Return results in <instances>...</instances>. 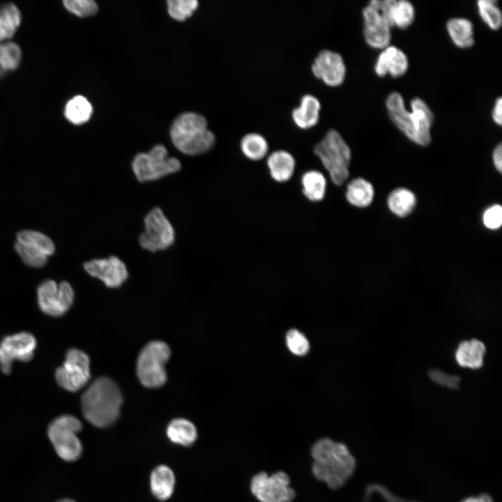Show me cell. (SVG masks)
<instances>
[{
    "instance_id": "6da1fadb",
    "label": "cell",
    "mask_w": 502,
    "mask_h": 502,
    "mask_svg": "<svg viewBox=\"0 0 502 502\" xmlns=\"http://www.w3.org/2000/svg\"><path fill=\"white\" fill-rule=\"evenodd\" d=\"M314 476L332 489L344 486L351 478L356 462L347 446L329 438L317 440L312 446Z\"/></svg>"
},
{
    "instance_id": "7a4b0ae2",
    "label": "cell",
    "mask_w": 502,
    "mask_h": 502,
    "mask_svg": "<svg viewBox=\"0 0 502 502\" xmlns=\"http://www.w3.org/2000/svg\"><path fill=\"white\" fill-rule=\"evenodd\" d=\"M386 106L390 119L406 137L420 146L430 143L434 116L422 99L413 98L411 102V111L409 112L402 96L397 92H392L386 98Z\"/></svg>"
},
{
    "instance_id": "3957f363",
    "label": "cell",
    "mask_w": 502,
    "mask_h": 502,
    "mask_svg": "<svg viewBox=\"0 0 502 502\" xmlns=\"http://www.w3.org/2000/svg\"><path fill=\"white\" fill-rule=\"evenodd\" d=\"M122 397L116 384L109 378L96 379L83 393L81 406L83 416L91 425L105 428L118 419Z\"/></svg>"
},
{
    "instance_id": "277c9868",
    "label": "cell",
    "mask_w": 502,
    "mask_h": 502,
    "mask_svg": "<svg viewBox=\"0 0 502 502\" xmlns=\"http://www.w3.org/2000/svg\"><path fill=\"white\" fill-rule=\"evenodd\" d=\"M169 133L174 146L188 155L205 153L215 143L214 134L207 128L206 119L194 112H184L178 116L172 123Z\"/></svg>"
},
{
    "instance_id": "5b68a950",
    "label": "cell",
    "mask_w": 502,
    "mask_h": 502,
    "mask_svg": "<svg viewBox=\"0 0 502 502\" xmlns=\"http://www.w3.org/2000/svg\"><path fill=\"white\" fill-rule=\"evenodd\" d=\"M313 151L327 171L331 181L336 185H342L349 175L351 152L340 132L335 129L328 130L314 145Z\"/></svg>"
},
{
    "instance_id": "8992f818",
    "label": "cell",
    "mask_w": 502,
    "mask_h": 502,
    "mask_svg": "<svg viewBox=\"0 0 502 502\" xmlns=\"http://www.w3.org/2000/svg\"><path fill=\"white\" fill-rule=\"evenodd\" d=\"M131 167L137 181L146 183L179 172L181 163L178 158L169 155L163 144H156L148 152L137 153Z\"/></svg>"
},
{
    "instance_id": "52a82bcc",
    "label": "cell",
    "mask_w": 502,
    "mask_h": 502,
    "mask_svg": "<svg viewBox=\"0 0 502 502\" xmlns=\"http://www.w3.org/2000/svg\"><path fill=\"white\" fill-rule=\"evenodd\" d=\"M170 354L168 345L161 341L151 342L142 349L137 361V374L142 385L153 388L165 384V365Z\"/></svg>"
},
{
    "instance_id": "ba28073f",
    "label": "cell",
    "mask_w": 502,
    "mask_h": 502,
    "mask_svg": "<svg viewBox=\"0 0 502 502\" xmlns=\"http://www.w3.org/2000/svg\"><path fill=\"white\" fill-rule=\"evenodd\" d=\"M82 427V423L71 415L60 416L49 425V439L58 455L63 460L73 462L81 456L82 445L77 433Z\"/></svg>"
},
{
    "instance_id": "9c48e42d",
    "label": "cell",
    "mask_w": 502,
    "mask_h": 502,
    "mask_svg": "<svg viewBox=\"0 0 502 502\" xmlns=\"http://www.w3.org/2000/svg\"><path fill=\"white\" fill-rule=\"evenodd\" d=\"M144 230L139 237V243L145 250L155 252L165 250L174 241L176 233L171 222L159 207L149 211L144 218Z\"/></svg>"
},
{
    "instance_id": "30bf717a",
    "label": "cell",
    "mask_w": 502,
    "mask_h": 502,
    "mask_svg": "<svg viewBox=\"0 0 502 502\" xmlns=\"http://www.w3.org/2000/svg\"><path fill=\"white\" fill-rule=\"evenodd\" d=\"M250 491L259 502H291L296 496L289 476L282 471L271 476L264 471L255 474L250 480Z\"/></svg>"
},
{
    "instance_id": "8fae6325",
    "label": "cell",
    "mask_w": 502,
    "mask_h": 502,
    "mask_svg": "<svg viewBox=\"0 0 502 502\" xmlns=\"http://www.w3.org/2000/svg\"><path fill=\"white\" fill-rule=\"evenodd\" d=\"M90 360L84 351L70 349L61 367L55 373L58 384L63 389L76 392L86 385L90 379Z\"/></svg>"
},
{
    "instance_id": "7c38bea8",
    "label": "cell",
    "mask_w": 502,
    "mask_h": 502,
    "mask_svg": "<svg viewBox=\"0 0 502 502\" xmlns=\"http://www.w3.org/2000/svg\"><path fill=\"white\" fill-rule=\"evenodd\" d=\"M37 293L40 310L52 317L65 314L74 300L73 289L67 282L57 284L54 280H46L38 287Z\"/></svg>"
},
{
    "instance_id": "4fadbf2b",
    "label": "cell",
    "mask_w": 502,
    "mask_h": 502,
    "mask_svg": "<svg viewBox=\"0 0 502 502\" xmlns=\"http://www.w3.org/2000/svg\"><path fill=\"white\" fill-rule=\"evenodd\" d=\"M36 340L33 335L22 332L6 337L0 344V367L5 374L11 371L15 360L29 361L33 356Z\"/></svg>"
},
{
    "instance_id": "5bb4252c",
    "label": "cell",
    "mask_w": 502,
    "mask_h": 502,
    "mask_svg": "<svg viewBox=\"0 0 502 502\" xmlns=\"http://www.w3.org/2000/svg\"><path fill=\"white\" fill-rule=\"evenodd\" d=\"M313 75L329 86L341 85L346 77V65L340 54L330 50H321L314 59Z\"/></svg>"
},
{
    "instance_id": "9a60e30c",
    "label": "cell",
    "mask_w": 502,
    "mask_h": 502,
    "mask_svg": "<svg viewBox=\"0 0 502 502\" xmlns=\"http://www.w3.org/2000/svg\"><path fill=\"white\" fill-rule=\"evenodd\" d=\"M84 268L90 275L98 278L109 288L121 286L128 277L126 265L116 256L92 259L84 263Z\"/></svg>"
},
{
    "instance_id": "2e32d148",
    "label": "cell",
    "mask_w": 502,
    "mask_h": 502,
    "mask_svg": "<svg viewBox=\"0 0 502 502\" xmlns=\"http://www.w3.org/2000/svg\"><path fill=\"white\" fill-rule=\"evenodd\" d=\"M363 36L367 44L374 49H385L391 39V26L381 13L371 3L363 10Z\"/></svg>"
},
{
    "instance_id": "e0dca14e",
    "label": "cell",
    "mask_w": 502,
    "mask_h": 502,
    "mask_svg": "<svg viewBox=\"0 0 502 502\" xmlns=\"http://www.w3.org/2000/svg\"><path fill=\"white\" fill-rule=\"evenodd\" d=\"M409 67L406 55L395 46H388L378 56L374 72L381 77L387 75L400 77L406 73Z\"/></svg>"
},
{
    "instance_id": "ac0fdd59",
    "label": "cell",
    "mask_w": 502,
    "mask_h": 502,
    "mask_svg": "<svg viewBox=\"0 0 502 502\" xmlns=\"http://www.w3.org/2000/svg\"><path fill=\"white\" fill-rule=\"evenodd\" d=\"M321 102L312 94H305L299 105L291 112V118L295 125L301 129H309L314 126L319 120Z\"/></svg>"
},
{
    "instance_id": "d6986e66",
    "label": "cell",
    "mask_w": 502,
    "mask_h": 502,
    "mask_svg": "<svg viewBox=\"0 0 502 502\" xmlns=\"http://www.w3.org/2000/svg\"><path fill=\"white\" fill-rule=\"evenodd\" d=\"M266 165L270 176L275 181L285 183L292 178L296 162L289 151L276 150L268 155Z\"/></svg>"
},
{
    "instance_id": "ffe728a7",
    "label": "cell",
    "mask_w": 502,
    "mask_h": 502,
    "mask_svg": "<svg viewBox=\"0 0 502 502\" xmlns=\"http://www.w3.org/2000/svg\"><path fill=\"white\" fill-rule=\"evenodd\" d=\"M485 351L484 343L479 340H464L458 345L455 358L462 367L479 369L482 366Z\"/></svg>"
},
{
    "instance_id": "44dd1931",
    "label": "cell",
    "mask_w": 502,
    "mask_h": 502,
    "mask_svg": "<svg viewBox=\"0 0 502 502\" xmlns=\"http://www.w3.org/2000/svg\"><path fill=\"white\" fill-rule=\"evenodd\" d=\"M175 486V476L172 470L165 465L155 468L150 478V487L153 496L165 501L172 495Z\"/></svg>"
},
{
    "instance_id": "7402d4cb",
    "label": "cell",
    "mask_w": 502,
    "mask_h": 502,
    "mask_svg": "<svg viewBox=\"0 0 502 502\" xmlns=\"http://www.w3.org/2000/svg\"><path fill=\"white\" fill-rule=\"evenodd\" d=\"M448 33L458 47L465 49L474 43L473 27L471 22L463 17H453L446 24Z\"/></svg>"
},
{
    "instance_id": "603a6c76",
    "label": "cell",
    "mask_w": 502,
    "mask_h": 502,
    "mask_svg": "<svg viewBox=\"0 0 502 502\" xmlns=\"http://www.w3.org/2000/svg\"><path fill=\"white\" fill-rule=\"evenodd\" d=\"M167 436L174 443L190 446L197 440V431L192 423L185 418L172 420L167 427Z\"/></svg>"
},
{
    "instance_id": "cb8c5ba5",
    "label": "cell",
    "mask_w": 502,
    "mask_h": 502,
    "mask_svg": "<svg viewBox=\"0 0 502 502\" xmlns=\"http://www.w3.org/2000/svg\"><path fill=\"white\" fill-rule=\"evenodd\" d=\"M302 192L310 201H322L326 195L327 181L322 172L318 170L305 172L301 179Z\"/></svg>"
},
{
    "instance_id": "d4e9b609",
    "label": "cell",
    "mask_w": 502,
    "mask_h": 502,
    "mask_svg": "<svg viewBox=\"0 0 502 502\" xmlns=\"http://www.w3.org/2000/svg\"><path fill=\"white\" fill-rule=\"evenodd\" d=\"M374 195V188L370 182L363 178H356L348 183L345 197L351 205L363 208L372 202Z\"/></svg>"
},
{
    "instance_id": "484cf974",
    "label": "cell",
    "mask_w": 502,
    "mask_h": 502,
    "mask_svg": "<svg viewBox=\"0 0 502 502\" xmlns=\"http://www.w3.org/2000/svg\"><path fill=\"white\" fill-rule=\"evenodd\" d=\"M240 148L243 154L252 161L264 158L269 149L266 139L258 132L245 134L241 139Z\"/></svg>"
},
{
    "instance_id": "4316f807",
    "label": "cell",
    "mask_w": 502,
    "mask_h": 502,
    "mask_svg": "<svg viewBox=\"0 0 502 502\" xmlns=\"http://www.w3.org/2000/svg\"><path fill=\"white\" fill-rule=\"evenodd\" d=\"M387 203L392 213L399 217H405L413 210L416 198L411 190L400 188L390 193Z\"/></svg>"
},
{
    "instance_id": "83f0119b",
    "label": "cell",
    "mask_w": 502,
    "mask_h": 502,
    "mask_svg": "<svg viewBox=\"0 0 502 502\" xmlns=\"http://www.w3.org/2000/svg\"><path fill=\"white\" fill-rule=\"evenodd\" d=\"M92 111V106L85 97L76 96L66 103L64 115L70 123L80 125L89 120Z\"/></svg>"
},
{
    "instance_id": "f1b7e54d",
    "label": "cell",
    "mask_w": 502,
    "mask_h": 502,
    "mask_svg": "<svg viewBox=\"0 0 502 502\" xmlns=\"http://www.w3.org/2000/svg\"><path fill=\"white\" fill-rule=\"evenodd\" d=\"M18 243L32 248L44 255H52L54 251V244L46 235L36 231L23 230L17 234Z\"/></svg>"
},
{
    "instance_id": "f546056e",
    "label": "cell",
    "mask_w": 502,
    "mask_h": 502,
    "mask_svg": "<svg viewBox=\"0 0 502 502\" xmlns=\"http://www.w3.org/2000/svg\"><path fill=\"white\" fill-rule=\"evenodd\" d=\"M21 23V13L13 3L0 8V43L11 38Z\"/></svg>"
},
{
    "instance_id": "4dcf8cb0",
    "label": "cell",
    "mask_w": 502,
    "mask_h": 502,
    "mask_svg": "<svg viewBox=\"0 0 502 502\" xmlns=\"http://www.w3.org/2000/svg\"><path fill=\"white\" fill-rule=\"evenodd\" d=\"M22 59L21 49L14 42L0 43V77L19 66Z\"/></svg>"
},
{
    "instance_id": "1f68e13d",
    "label": "cell",
    "mask_w": 502,
    "mask_h": 502,
    "mask_svg": "<svg viewBox=\"0 0 502 502\" xmlns=\"http://www.w3.org/2000/svg\"><path fill=\"white\" fill-rule=\"evenodd\" d=\"M415 9L413 4L406 0L395 1L390 15V26L406 29L413 22Z\"/></svg>"
},
{
    "instance_id": "d6a6232c",
    "label": "cell",
    "mask_w": 502,
    "mask_h": 502,
    "mask_svg": "<svg viewBox=\"0 0 502 502\" xmlns=\"http://www.w3.org/2000/svg\"><path fill=\"white\" fill-rule=\"evenodd\" d=\"M478 13L483 22L492 30H498L502 24V15L494 0L477 1Z\"/></svg>"
},
{
    "instance_id": "836d02e7",
    "label": "cell",
    "mask_w": 502,
    "mask_h": 502,
    "mask_svg": "<svg viewBox=\"0 0 502 502\" xmlns=\"http://www.w3.org/2000/svg\"><path fill=\"white\" fill-rule=\"evenodd\" d=\"M167 3L169 15L177 21L185 20L198 7L196 0H169Z\"/></svg>"
},
{
    "instance_id": "e575fe53",
    "label": "cell",
    "mask_w": 502,
    "mask_h": 502,
    "mask_svg": "<svg viewBox=\"0 0 502 502\" xmlns=\"http://www.w3.org/2000/svg\"><path fill=\"white\" fill-rule=\"evenodd\" d=\"M63 3L69 12L80 17L94 15L98 9L93 0H66Z\"/></svg>"
},
{
    "instance_id": "d590c367",
    "label": "cell",
    "mask_w": 502,
    "mask_h": 502,
    "mask_svg": "<svg viewBox=\"0 0 502 502\" xmlns=\"http://www.w3.org/2000/svg\"><path fill=\"white\" fill-rule=\"evenodd\" d=\"M14 247L22 260L30 266L40 268L47 263V257L32 248L18 242L15 243Z\"/></svg>"
},
{
    "instance_id": "8d00e7d4",
    "label": "cell",
    "mask_w": 502,
    "mask_h": 502,
    "mask_svg": "<svg viewBox=\"0 0 502 502\" xmlns=\"http://www.w3.org/2000/svg\"><path fill=\"white\" fill-rule=\"evenodd\" d=\"M286 342L290 351L297 356L305 355L310 348L307 339L297 329H291L287 332Z\"/></svg>"
},
{
    "instance_id": "74e56055",
    "label": "cell",
    "mask_w": 502,
    "mask_h": 502,
    "mask_svg": "<svg viewBox=\"0 0 502 502\" xmlns=\"http://www.w3.org/2000/svg\"><path fill=\"white\" fill-rule=\"evenodd\" d=\"M428 375L434 383L450 389H457L461 381L458 376L449 374L436 368L429 370Z\"/></svg>"
},
{
    "instance_id": "f35d334b",
    "label": "cell",
    "mask_w": 502,
    "mask_h": 502,
    "mask_svg": "<svg viewBox=\"0 0 502 502\" xmlns=\"http://www.w3.org/2000/svg\"><path fill=\"white\" fill-rule=\"evenodd\" d=\"M485 226L490 229H497L502 224V208L499 204L487 208L482 216Z\"/></svg>"
},
{
    "instance_id": "ab89813d",
    "label": "cell",
    "mask_w": 502,
    "mask_h": 502,
    "mask_svg": "<svg viewBox=\"0 0 502 502\" xmlns=\"http://www.w3.org/2000/svg\"><path fill=\"white\" fill-rule=\"evenodd\" d=\"M372 487L376 489V490L379 492L380 491L382 496L388 502H418L414 501L406 500L402 498H399L398 496H396L392 493H390L389 490H388L386 487L381 485H374L372 486Z\"/></svg>"
},
{
    "instance_id": "60d3db41",
    "label": "cell",
    "mask_w": 502,
    "mask_h": 502,
    "mask_svg": "<svg viewBox=\"0 0 502 502\" xmlns=\"http://www.w3.org/2000/svg\"><path fill=\"white\" fill-rule=\"evenodd\" d=\"M502 99L501 97L498 98L494 103V107L492 112V117L494 123L499 126L502 124Z\"/></svg>"
},
{
    "instance_id": "b9f144b4",
    "label": "cell",
    "mask_w": 502,
    "mask_h": 502,
    "mask_svg": "<svg viewBox=\"0 0 502 502\" xmlns=\"http://www.w3.org/2000/svg\"><path fill=\"white\" fill-rule=\"evenodd\" d=\"M492 159L494 165L496 167V169L499 172H501L502 171V145L501 144H498L492 154Z\"/></svg>"
},
{
    "instance_id": "7bdbcfd3",
    "label": "cell",
    "mask_w": 502,
    "mask_h": 502,
    "mask_svg": "<svg viewBox=\"0 0 502 502\" xmlns=\"http://www.w3.org/2000/svg\"><path fill=\"white\" fill-rule=\"evenodd\" d=\"M462 502H494V501L490 495L482 493L477 496L466 498Z\"/></svg>"
},
{
    "instance_id": "ee69618b",
    "label": "cell",
    "mask_w": 502,
    "mask_h": 502,
    "mask_svg": "<svg viewBox=\"0 0 502 502\" xmlns=\"http://www.w3.org/2000/svg\"><path fill=\"white\" fill-rule=\"evenodd\" d=\"M57 502H75V501H73L72 499H63L58 501Z\"/></svg>"
}]
</instances>
